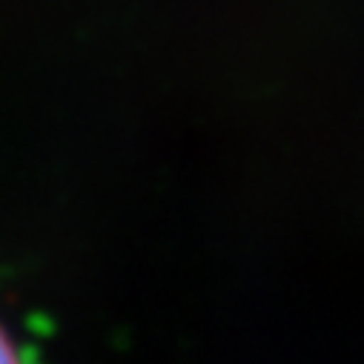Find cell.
I'll list each match as a JSON object with an SVG mask.
<instances>
[{
    "instance_id": "cell-1",
    "label": "cell",
    "mask_w": 364,
    "mask_h": 364,
    "mask_svg": "<svg viewBox=\"0 0 364 364\" xmlns=\"http://www.w3.org/2000/svg\"><path fill=\"white\" fill-rule=\"evenodd\" d=\"M21 358V350H18V341H15V336L0 324V361L4 364H12V361H18Z\"/></svg>"
}]
</instances>
